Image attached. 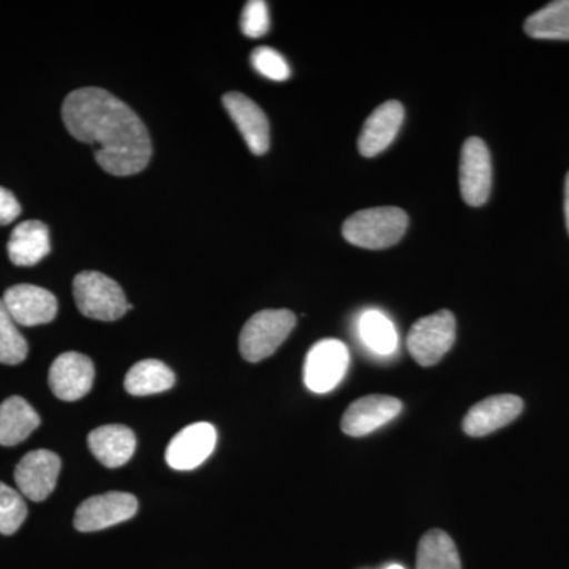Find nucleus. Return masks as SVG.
I'll use <instances>...</instances> for the list:
<instances>
[{"mask_svg": "<svg viewBox=\"0 0 569 569\" xmlns=\"http://www.w3.org/2000/svg\"><path fill=\"white\" fill-rule=\"evenodd\" d=\"M62 119L71 137L92 146L97 163L112 176H133L148 167L151 137L122 100L99 88L69 93Z\"/></svg>", "mask_w": 569, "mask_h": 569, "instance_id": "1", "label": "nucleus"}, {"mask_svg": "<svg viewBox=\"0 0 569 569\" xmlns=\"http://www.w3.org/2000/svg\"><path fill=\"white\" fill-rule=\"evenodd\" d=\"M408 228V216L395 206L362 209L348 217L342 234L350 244L367 250H383L396 246Z\"/></svg>", "mask_w": 569, "mask_h": 569, "instance_id": "2", "label": "nucleus"}, {"mask_svg": "<svg viewBox=\"0 0 569 569\" xmlns=\"http://www.w3.org/2000/svg\"><path fill=\"white\" fill-rule=\"evenodd\" d=\"M73 296L82 316L116 321L133 309L116 280L97 271L80 272L73 280Z\"/></svg>", "mask_w": 569, "mask_h": 569, "instance_id": "3", "label": "nucleus"}, {"mask_svg": "<svg viewBox=\"0 0 569 569\" xmlns=\"http://www.w3.org/2000/svg\"><path fill=\"white\" fill-rule=\"evenodd\" d=\"M296 326L291 310L268 309L254 313L239 336V350L249 362H260L276 353Z\"/></svg>", "mask_w": 569, "mask_h": 569, "instance_id": "4", "label": "nucleus"}, {"mask_svg": "<svg viewBox=\"0 0 569 569\" xmlns=\"http://www.w3.org/2000/svg\"><path fill=\"white\" fill-rule=\"evenodd\" d=\"M456 342V318L449 310H438L421 318L407 337V347L419 366H436Z\"/></svg>", "mask_w": 569, "mask_h": 569, "instance_id": "5", "label": "nucleus"}, {"mask_svg": "<svg viewBox=\"0 0 569 569\" xmlns=\"http://www.w3.org/2000/svg\"><path fill=\"white\" fill-rule=\"evenodd\" d=\"M350 366V353L346 343L337 339H325L310 348L305 365L306 387L317 395H326L339 387Z\"/></svg>", "mask_w": 569, "mask_h": 569, "instance_id": "6", "label": "nucleus"}, {"mask_svg": "<svg viewBox=\"0 0 569 569\" xmlns=\"http://www.w3.org/2000/svg\"><path fill=\"white\" fill-rule=\"evenodd\" d=\"M460 193L471 208H479L489 200L492 190V160L481 138H468L460 152Z\"/></svg>", "mask_w": 569, "mask_h": 569, "instance_id": "7", "label": "nucleus"}, {"mask_svg": "<svg viewBox=\"0 0 569 569\" xmlns=\"http://www.w3.org/2000/svg\"><path fill=\"white\" fill-rule=\"evenodd\" d=\"M138 511V500L132 493L108 492L82 501L74 515V529L91 533L118 526L132 519Z\"/></svg>", "mask_w": 569, "mask_h": 569, "instance_id": "8", "label": "nucleus"}, {"mask_svg": "<svg viewBox=\"0 0 569 569\" xmlns=\"http://www.w3.org/2000/svg\"><path fill=\"white\" fill-rule=\"evenodd\" d=\"M61 467V458L48 449L26 455L14 470V481L21 496L31 501L47 500L58 485Z\"/></svg>", "mask_w": 569, "mask_h": 569, "instance_id": "9", "label": "nucleus"}, {"mask_svg": "<svg viewBox=\"0 0 569 569\" xmlns=\"http://www.w3.org/2000/svg\"><path fill=\"white\" fill-rule=\"evenodd\" d=\"M93 362L88 356L67 351L54 359L48 376L52 395L66 402H74L91 391L93 383Z\"/></svg>", "mask_w": 569, "mask_h": 569, "instance_id": "10", "label": "nucleus"}, {"mask_svg": "<svg viewBox=\"0 0 569 569\" xmlns=\"http://www.w3.org/2000/svg\"><path fill=\"white\" fill-rule=\"evenodd\" d=\"M2 301L17 325H47L58 316L56 296L37 284H14L6 291Z\"/></svg>", "mask_w": 569, "mask_h": 569, "instance_id": "11", "label": "nucleus"}, {"mask_svg": "<svg viewBox=\"0 0 569 569\" xmlns=\"http://www.w3.org/2000/svg\"><path fill=\"white\" fill-rule=\"evenodd\" d=\"M217 445L216 427L209 422L187 426L171 440L167 449V463L174 470L189 471L200 467L212 455Z\"/></svg>", "mask_w": 569, "mask_h": 569, "instance_id": "12", "label": "nucleus"}, {"mask_svg": "<svg viewBox=\"0 0 569 569\" xmlns=\"http://www.w3.org/2000/svg\"><path fill=\"white\" fill-rule=\"evenodd\" d=\"M402 408V402L396 397H361L347 408L342 418V430L350 437H365L399 417Z\"/></svg>", "mask_w": 569, "mask_h": 569, "instance_id": "13", "label": "nucleus"}, {"mask_svg": "<svg viewBox=\"0 0 569 569\" xmlns=\"http://www.w3.org/2000/svg\"><path fill=\"white\" fill-rule=\"evenodd\" d=\"M523 400L518 396L488 397L471 407L463 418V432L470 437H486L503 429L522 413Z\"/></svg>", "mask_w": 569, "mask_h": 569, "instance_id": "14", "label": "nucleus"}, {"mask_svg": "<svg viewBox=\"0 0 569 569\" xmlns=\"http://www.w3.org/2000/svg\"><path fill=\"white\" fill-rule=\"evenodd\" d=\"M224 110L231 116L236 127L254 156H264L269 151V121L264 111L252 99L241 92H228L223 96Z\"/></svg>", "mask_w": 569, "mask_h": 569, "instance_id": "15", "label": "nucleus"}, {"mask_svg": "<svg viewBox=\"0 0 569 569\" xmlns=\"http://www.w3.org/2000/svg\"><path fill=\"white\" fill-rule=\"evenodd\" d=\"M406 110L397 100L380 104L367 118L362 132L359 134L358 148L361 156L367 159L378 156L391 146L402 127Z\"/></svg>", "mask_w": 569, "mask_h": 569, "instance_id": "16", "label": "nucleus"}, {"mask_svg": "<svg viewBox=\"0 0 569 569\" xmlns=\"http://www.w3.org/2000/svg\"><path fill=\"white\" fill-rule=\"evenodd\" d=\"M88 445L100 463L108 468H118L133 458L137 437L126 426H102L89 433Z\"/></svg>", "mask_w": 569, "mask_h": 569, "instance_id": "17", "label": "nucleus"}, {"mask_svg": "<svg viewBox=\"0 0 569 569\" xmlns=\"http://www.w3.org/2000/svg\"><path fill=\"white\" fill-rule=\"evenodd\" d=\"M7 250L13 264L40 263L51 252L50 230L40 220H26L14 228Z\"/></svg>", "mask_w": 569, "mask_h": 569, "instance_id": "18", "label": "nucleus"}, {"mask_svg": "<svg viewBox=\"0 0 569 569\" xmlns=\"http://www.w3.org/2000/svg\"><path fill=\"white\" fill-rule=\"evenodd\" d=\"M39 426V413L22 397H9L0 403V445L2 447H17Z\"/></svg>", "mask_w": 569, "mask_h": 569, "instance_id": "19", "label": "nucleus"}, {"mask_svg": "<svg viewBox=\"0 0 569 569\" xmlns=\"http://www.w3.org/2000/svg\"><path fill=\"white\" fill-rule=\"evenodd\" d=\"M173 370L157 359H144L129 370L123 381L127 392L132 396H151L174 387Z\"/></svg>", "mask_w": 569, "mask_h": 569, "instance_id": "20", "label": "nucleus"}, {"mask_svg": "<svg viewBox=\"0 0 569 569\" xmlns=\"http://www.w3.org/2000/svg\"><path fill=\"white\" fill-rule=\"evenodd\" d=\"M527 36L537 40H569V0H557L527 18Z\"/></svg>", "mask_w": 569, "mask_h": 569, "instance_id": "21", "label": "nucleus"}, {"mask_svg": "<svg viewBox=\"0 0 569 569\" xmlns=\"http://www.w3.org/2000/svg\"><path fill=\"white\" fill-rule=\"evenodd\" d=\"M417 569H462L458 548L447 531L430 530L421 538Z\"/></svg>", "mask_w": 569, "mask_h": 569, "instance_id": "22", "label": "nucleus"}, {"mask_svg": "<svg viewBox=\"0 0 569 569\" xmlns=\"http://www.w3.org/2000/svg\"><path fill=\"white\" fill-rule=\"evenodd\" d=\"M359 335L362 342L373 353L388 356L395 353L397 348V332L395 325L385 313L378 310H367L359 320Z\"/></svg>", "mask_w": 569, "mask_h": 569, "instance_id": "23", "label": "nucleus"}, {"mask_svg": "<svg viewBox=\"0 0 569 569\" xmlns=\"http://www.w3.org/2000/svg\"><path fill=\"white\" fill-rule=\"evenodd\" d=\"M28 353L29 346L24 336L0 299V365H21L28 358Z\"/></svg>", "mask_w": 569, "mask_h": 569, "instance_id": "24", "label": "nucleus"}, {"mask_svg": "<svg viewBox=\"0 0 569 569\" xmlns=\"http://www.w3.org/2000/svg\"><path fill=\"white\" fill-rule=\"evenodd\" d=\"M28 518L24 497L18 490L0 482V533L13 535Z\"/></svg>", "mask_w": 569, "mask_h": 569, "instance_id": "25", "label": "nucleus"}, {"mask_svg": "<svg viewBox=\"0 0 569 569\" xmlns=\"http://www.w3.org/2000/svg\"><path fill=\"white\" fill-rule=\"evenodd\" d=\"M252 66L268 80L287 81L291 77L290 66L284 61L283 56L272 48H257L252 52Z\"/></svg>", "mask_w": 569, "mask_h": 569, "instance_id": "26", "label": "nucleus"}, {"mask_svg": "<svg viewBox=\"0 0 569 569\" xmlns=\"http://www.w3.org/2000/svg\"><path fill=\"white\" fill-rule=\"evenodd\" d=\"M268 3L263 0H250L242 11L241 29L250 39H260L269 31Z\"/></svg>", "mask_w": 569, "mask_h": 569, "instance_id": "27", "label": "nucleus"}, {"mask_svg": "<svg viewBox=\"0 0 569 569\" xmlns=\"http://www.w3.org/2000/svg\"><path fill=\"white\" fill-rule=\"evenodd\" d=\"M21 204L10 190L0 187V224H9L20 217Z\"/></svg>", "mask_w": 569, "mask_h": 569, "instance_id": "28", "label": "nucleus"}, {"mask_svg": "<svg viewBox=\"0 0 569 569\" xmlns=\"http://www.w3.org/2000/svg\"><path fill=\"white\" fill-rule=\"evenodd\" d=\"M565 219H567V228L569 233V171L567 181H565Z\"/></svg>", "mask_w": 569, "mask_h": 569, "instance_id": "29", "label": "nucleus"}, {"mask_svg": "<svg viewBox=\"0 0 569 569\" xmlns=\"http://www.w3.org/2000/svg\"><path fill=\"white\" fill-rule=\"evenodd\" d=\"M385 569H406V568L400 567V565H389V567H387Z\"/></svg>", "mask_w": 569, "mask_h": 569, "instance_id": "30", "label": "nucleus"}]
</instances>
